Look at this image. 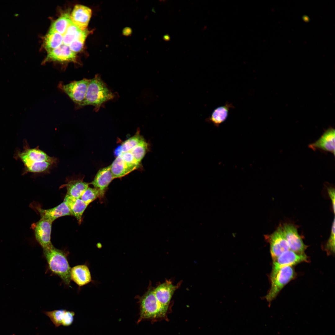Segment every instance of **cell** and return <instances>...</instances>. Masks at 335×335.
Wrapping results in <instances>:
<instances>
[{
	"label": "cell",
	"mask_w": 335,
	"mask_h": 335,
	"mask_svg": "<svg viewBox=\"0 0 335 335\" xmlns=\"http://www.w3.org/2000/svg\"><path fill=\"white\" fill-rule=\"evenodd\" d=\"M294 276V271L292 266H285L281 268L274 276L270 278L271 286L266 297V300L270 302L274 299L282 288Z\"/></svg>",
	"instance_id": "5b68a950"
},
{
	"label": "cell",
	"mask_w": 335,
	"mask_h": 335,
	"mask_svg": "<svg viewBox=\"0 0 335 335\" xmlns=\"http://www.w3.org/2000/svg\"><path fill=\"white\" fill-rule=\"evenodd\" d=\"M43 249L50 270L60 278L65 284L69 285L71 280V268L66 253L64 251L56 248L52 244Z\"/></svg>",
	"instance_id": "6da1fadb"
},
{
	"label": "cell",
	"mask_w": 335,
	"mask_h": 335,
	"mask_svg": "<svg viewBox=\"0 0 335 335\" xmlns=\"http://www.w3.org/2000/svg\"><path fill=\"white\" fill-rule=\"evenodd\" d=\"M90 79L84 78L67 84L60 83L58 87L74 103L77 108L83 107Z\"/></svg>",
	"instance_id": "277c9868"
},
{
	"label": "cell",
	"mask_w": 335,
	"mask_h": 335,
	"mask_svg": "<svg viewBox=\"0 0 335 335\" xmlns=\"http://www.w3.org/2000/svg\"><path fill=\"white\" fill-rule=\"evenodd\" d=\"M114 97V94L97 75L90 79L83 107L91 105L97 111L106 102Z\"/></svg>",
	"instance_id": "7a4b0ae2"
},
{
	"label": "cell",
	"mask_w": 335,
	"mask_h": 335,
	"mask_svg": "<svg viewBox=\"0 0 335 335\" xmlns=\"http://www.w3.org/2000/svg\"><path fill=\"white\" fill-rule=\"evenodd\" d=\"M176 289V286L171 282L167 281L159 285L153 290L158 301L161 304L168 306Z\"/></svg>",
	"instance_id": "ac0fdd59"
},
{
	"label": "cell",
	"mask_w": 335,
	"mask_h": 335,
	"mask_svg": "<svg viewBox=\"0 0 335 335\" xmlns=\"http://www.w3.org/2000/svg\"><path fill=\"white\" fill-rule=\"evenodd\" d=\"M335 129L330 127L326 130L321 137L309 147L313 150L320 149L333 153L335 155Z\"/></svg>",
	"instance_id": "7c38bea8"
},
{
	"label": "cell",
	"mask_w": 335,
	"mask_h": 335,
	"mask_svg": "<svg viewBox=\"0 0 335 335\" xmlns=\"http://www.w3.org/2000/svg\"><path fill=\"white\" fill-rule=\"evenodd\" d=\"M71 280L75 282L79 287L90 283L91 276L88 267L84 265H78L71 268Z\"/></svg>",
	"instance_id": "e0dca14e"
},
{
	"label": "cell",
	"mask_w": 335,
	"mask_h": 335,
	"mask_svg": "<svg viewBox=\"0 0 335 335\" xmlns=\"http://www.w3.org/2000/svg\"><path fill=\"white\" fill-rule=\"evenodd\" d=\"M89 33L86 29L82 30L69 45L70 50L75 53L80 51L83 47L85 40Z\"/></svg>",
	"instance_id": "d4e9b609"
},
{
	"label": "cell",
	"mask_w": 335,
	"mask_h": 335,
	"mask_svg": "<svg viewBox=\"0 0 335 335\" xmlns=\"http://www.w3.org/2000/svg\"><path fill=\"white\" fill-rule=\"evenodd\" d=\"M327 189L328 195L332 202L333 211L334 213H335V189L334 188L330 187H328Z\"/></svg>",
	"instance_id": "836d02e7"
},
{
	"label": "cell",
	"mask_w": 335,
	"mask_h": 335,
	"mask_svg": "<svg viewBox=\"0 0 335 335\" xmlns=\"http://www.w3.org/2000/svg\"><path fill=\"white\" fill-rule=\"evenodd\" d=\"M335 218L332 224L330 236L325 246L326 250L334 253L335 252Z\"/></svg>",
	"instance_id": "4dcf8cb0"
},
{
	"label": "cell",
	"mask_w": 335,
	"mask_h": 335,
	"mask_svg": "<svg viewBox=\"0 0 335 335\" xmlns=\"http://www.w3.org/2000/svg\"><path fill=\"white\" fill-rule=\"evenodd\" d=\"M56 162L42 161L32 163L26 166L28 171L33 172H42L50 169Z\"/></svg>",
	"instance_id": "4316f807"
},
{
	"label": "cell",
	"mask_w": 335,
	"mask_h": 335,
	"mask_svg": "<svg viewBox=\"0 0 335 335\" xmlns=\"http://www.w3.org/2000/svg\"><path fill=\"white\" fill-rule=\"evenodd\" d=\"M144 139L138 131L134 136L124 141L120 148V154L123 152L130 151Z\"/></svg>",
	"instance_id": "cb8c5ba5"
},
{
	"label": "cell",
	"mask_w": 335,
	"mask_h": 335,
	"mask_svg": "<svg viewBox=\"0 0 335 335\" xmlns=\"http://www.w3.org/2000/svg\"><path fill=\"white\" fill-rule=\"evenodd\" d=\"M270 244V251L273 261L284 252L290 250L284 236L282 226L270 235L266 236Z\"/></svg>",
	"instance_id": "52a82bcc"
},
{
	"label": "cell",
	"mask_w": 335,
	"mask_h": 335,
	"mask_svg": "<svg viewBox=\"0 0 335 335\" xmlns=\"http://www.w3.org/2000/svg\"><path fill=\"white\" fill-rule=\"evenodd\" d=\"M148 148V144L144 140L130 152L135 160L140 163L147 151Z\"/></svg>",
	"instance_id": "83f0119b"
},
{
	"label": "cell",
	"mask_w": 335,
	"mask_h": 335,
	"mask_svg": "<svg viewBox=\"0 0 335 335\" xmlns=\"http://www.w3.org/2000/svg\"><path fill=\"white\" fill-rule=\"evenodd\" d=\"M168 307L158 301L154 290H150L141 300L140 318L154 319L164 317L166 315Z\"/></svg>",
	"instance_id": "3957f363"
},
{
	"label": "cell",
	"mask_w": 335,
	"mask_h": 335,
	"mask_svg": "<svg viewBox=\"0 0 335 335\" xmlns=\"http://www.w3.org/2000/svg\"><path fill=\"white\" fill-rule=\"evenodd\" d=\"M75 313L74 312L66 311L62 325L64 326L70 325L73 323Z\"/></svg>",
	"instance_id": "d6a6232c"
},
{
	"label": "cell",
	"mask_w": 335,
	"mask_h": 335,
	"mask_svg": "<svg viewBox=\"0 0 335 335\" xmlns=\"http://www.w3.org/2000/svg\"><path fill=\"white\" fill-rule=\"evenodd\" d=\"M82 30L72 22L63 35V43L69 46Z\"/></svg>",
	"instance_id": "484cf974"
},
{
	"label": "cell",
	"mask_w": 335,
	"mask_h": 335,
	"mask_svg": "<svg viewBox=\"0 0 335 335\" xmlns=\"http://www.w3.org/2000/svg\"><path fill=\"white\" fill-rule=\"evenodd\" d=\"M92 15L91 10L88 7L76 5L70 15L72 22L82 30L86 29Z\"/></svg>",
	"instance_id": "4fadbf2b"
},
{
	"label": "cell",
	"mask_w": 335,
	"mask_h": 335,
	"mask_svg": "<svg viewBox=\"0 0 335 335\" xmlns=\"http://www.w3.org/2000/svg\"><path fill=\"white\" fill-rule=\"evenodd\" d=\"M63 36L61 34L56 31L50 29L44 38L43 43L44 47L48 52L63 44Z\"/></svg>",
	"instance_id": "44dd1931"
},
{
	"label": "cell",
	"mask_w": 335,
	"mask_h": 335,
	"mask_svg": "<svg viewBox=\"0 0 335 335\" xmlns=\"http://www.w3.org/2000/svg\"><path fill=\"white\" fill-rule=\"evenodd\" d=\"M52 222L50 220L41 218L31 226L35 239L42 249L52 244L51 241V235Z\"/></svg>",
	"instance_id": "ba28073f"
},
{
	"label": "cell",
	"mask_w": 335,
	"mask_h": 335,
	"mask_svg": "<svg viewBox=\"0 0 335 335\" xmlns=\"http://www.w3.org/2000/svg\"><path fill=\"white\" fill-rule=\"evenodd\" d=\"M30 206L39 213L41 218L48 219L52 222L60 217L71 215L69 209L64 201L57 206L48 209H43L39 204L35 203L31 204Z\"/></svg>",
	"instance_id": "30bf717a"
},
{
	"label": "cell",
	"mask_w": 335,
	"mask_h": 335,
	"mask_svg": "<svg viewBox=\"0 0 335 335\" xmlns=\"http://www.w3.org/2000/svg\"><path fill=\"white\" fill-rule=\"evenodd\" d=\"M89 184L82 179L69 181L65 185L67 189L66 194L74 198H80L88 188Z\"/></svg>",
	"instance_id": "ffe728a7"
},
{
	"label": "cell",
	"mask_w": 335,
	"mask_h": 335,
	"mask_svg": "<svg viewBox=\"0 0 335 335\" xmlns=\"http://www.w3.org/2000/svg\"><path fill=\"white\" fill-rule=\"evenodd\" d=\"M307 261V257L304 253H297L290 250L285 252L273 261L270 278L283 267L292 266Z\"/></svg>",
	"instance_id": "8992f818"
},
{
	"label": "cell",
	"mask_w": 335,
	"mask_h": 335,
	"mask_svg": "<svg viewBox=\"0 0 335 335\" xmlns=\"http://www.w3.org/2000/svg\"><path fill=\"white\" fill-rule=\"evenodd\" d=\"M163 38L166 41H168L170 39V37L168 35H165L163 36Z\"/></svg>",
	"instance_id": "e575fe53"
},
{
	"label": "cell",
	"mask_w": 335,
	"mask_h": 335,
	"mask_svg": "<svg viewBox=\"0 0 335 335\" xmlns=\"http://www.w3.org/2000/svg\"><path fill=\"white\" fill-rule=\"evenodd\" d=\"M110 166L114 179L124 176L140 167L127 163L120 156H118Z\"/></svg>",
	"instance_id": "2e32d148"
},
{
	"label": "cell",
	"mask_w": 335,
	"mask_h": 335,
	"mask_svg": "<svg viewBox=\"0 0 335 335\" xmlns=\"http://www.w3.org/2000/svg\"><path fill=\"white\" fill-rule=\"evenodd\" d=\"M119 156H120L125 161L128 163L140 166V163L135 160L130 151L122 153Z\"/></svg>",
	"instance_id": "1f68e13d"
},
{
	"label": "cell",
	"mask_w": 335,
	"mask_h": 335,
	"mask_svg": "<svg viewBox=\"0 0 335 335\" xmlns=\"http://www.w3.org/2000/svg\"><path fill=\"white\" fill-rule=\"evenodd\" d=\"M114 179L109 166L100 169L91 184L100 191L102 198L109 185Z\"/></svg>",
	"instance_id": "5bb4252c"
},
{
	"label": "cell",
	"mask_w": 335,
	"mask_h": 335,
	"mask_svg": "<svg viewBox=\"0 0 335 335\" xmlns=\"http://www.w3.org/2000/svg\"><path fill=\"white\" fill-rule=\"evenodd\" d=\"M282 227L290 250L297 253H304L306 246L303 242L295 226L292 224L286 223Z\"/></svg>",
	"instance_id": "9c48e42d"
},
{
	"label": "cell",
	"mask_w": 335,
	"mask_h": 335,
	"mask_svg": "<svg viewBox=\"0 0 335 335\" xmlns=\"http://www.w3.org/2000/svg\"><path fill=\"white\" fill-rule=\"evenodd\" d=\"M98 198H102L100 191L96 188L88 187L80 199L89 205Z\"/></svg>",
	"instance_id": "f1b7e54d"
},
{
	"label": "cell",
	"mask_w": 335,
	"mask_h": 335,
	"mask_svg": "<svg viewBox=\"0 0 335 335\" xmlns=\"http://www.w3.org/2000/svg\"><path fill=\"white\" fill-rule=\"evenodd\" d=\"M76 53L72 51L68 45L62 44L59 47L48 52L43 63L51 61L75 62Z\"/></svg>",
	"instance_id": "8fae6325"
},
{
	"label": "cell",
	"mask_w": 335,
	"mask_h": 335,
	"mask_svg": "<svg viewBox=\"0 0 335 335\" xmlns=\"http://www.w3.org/2000/svg\"><path fill=\"white\" fill-rule=\"evenodd\" d=\"M64 201L68 206L71 215L74 216L80 224L83 213L88 205L80 198H74L67 194L65 195Z\"/></svg>",
	"instance_id": "d6986e66"
},
{
	"label": "cell",
	"mask_w": 335,
	"mask_h": 335,
	"mask_svg": "<svg viewBox=\"0 0 335 335\" xmlns=\"http://www.w3.org/2000/svg\"><path fill=\"white\" fill-rule=\"evenodd\" d=\"M66 310H55L52 311H46L45 314L48 316L56 327L62 324V322Z\"/></svg>",
	"instance_id": "f546056e"
},
{
	"label": "cell",
	"mask_w": 335,
	"mask_h": 335,
	"mask_svg": "<svg viewBox=\"0 0 335 335\" xmlns=\"http://www.w3.org/2000/svg\"><path fill=\"white\" fill-rule=\"evenodd\" d=\"M20 157L25 166L35 162L51 161L56 162V159L48 155L38 148L28 149L21 154Z\"/></svg>",
	"instance_id": "9a60e30c"
},
{
	"label": "cell",
	"mask_w": 335,
	"mask_h": 335,
	"mask_svg": "<svg viewBox=\"0 0 335 335\" xmlns=\"http://www.w3.org/2000/svg\"><path fill=\"white\" fill-rule=\"evenodd\" d=\"M71 22L69 13H65L52 23L50 29L56 31L63 36Z\"/></svg>",
	"instance_id": "603a6c76"
},
{
	"label": "cell",
	"mask_w": 335,
	"mask_h": 335,
	"mask_svg": "<svg viewBox=\"0 0 335 335\" xmlns=\"http://www.w3.org/2000/svg\"><path fill=\"white\" fill-rule=\"evenodd\" d=\"M233 106L230 104H226L215 109L210 118V121L217 127L224 122L227 119L230 109Z\"/></svg>",
	"instance_id": "7402d4cb"
}]
</instances>
